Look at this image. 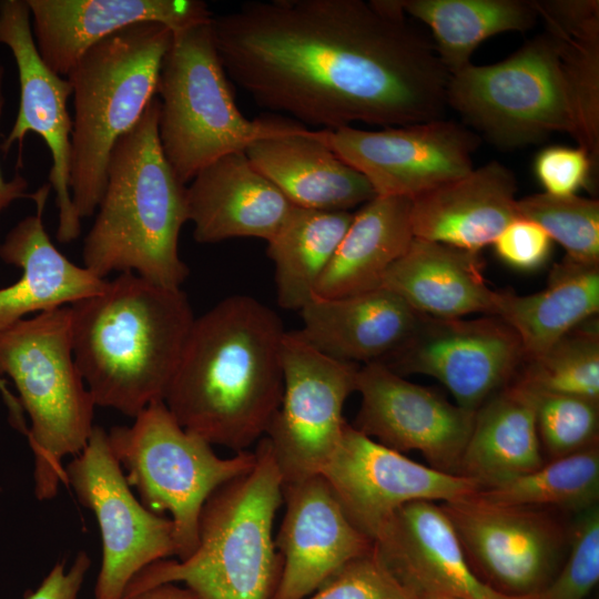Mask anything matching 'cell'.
I'll return each instance as SVG.
<instances>
[{"label": "cell", "instance_id": "cell-27", "mask_svg": "<svg viewBox=\"0 0 599 599\" xmlns=\"http://www.w3.org/2000/svg\"><path fill=\"white\" fill-rule=\"evenodd\" d=\"M483 266L480 253L414 237L387 270L380 287L424 316L495 315L498 291L487 285Z\"/></svg>", "mask_w": 599, "mask_h": 599}, {"label": "cell", "instance_id": "cell-4", "mask_svg": "<svg viewBox=\"0 0 599 599\" xmlns=\"http://www.w3.org/2000/svg\"><path fill=\"white\" fill-rule=\"evenodd\" d=\"M159 116L160 100L154 97L113 146L82 257L101 278L133 272L160 286L181 288L189 275L179 255L180 231L189 221L186 184L162 152Z\"/></svg>", "mask_w": 599, "mask_h": 599}, {"label": "cell", "instance_id": "cell-23", "mask_svg": "<svg viewBox=\"0 0 599 599\" xmlns=\"http://www.w3.org/2000/svg\"><path fill=\"white\" fill-rule=\"evenodd\" d=\"M516 192L514 172L487 162L412 200L414 237L480 253L519 217Z\"/></svg>", "mask_w": 599, "mask_h": 599}, {"label": "cell", "instance_id": "cell-36", "mask_svg": "<svg viewBox=\"0 0 599 599\" xmlns=\"http://www.w3.org/2000/svg\"><path fill=\"white\" fill-rule=\"evenodd\" d=\"M519 217L536 222L566 257L585 265H599V201L578 195L532 194L517 200Z\"/></svg>", "mask_w": 599, "mask_h": 599}, {"label": "cell", "instance_id": "cell-39", "mask_svg": "<svg viewBox=\"0 0 599 599\" xmlns=\"http://www.w3.org/2000/svg\"><path fill=\"white\" fill-rule=\"evenodd\" d=\"M308 599H415L390 573L375 546L329 577Z\"/></svg>", "mask_w": 599, "mask_h": 599}, {"label": "cell", "instance_id": "cell-46", "mask_svg": "<svg viewBox=\"0 0 599 599\" xmlns=\"http://www.w3.org/2000/svg\"><path fill=\"white\" fill-rule=\"evenodd\" d=\"M415 599H457L451 597H445V596H420V597H414Z\"/></svg>", "mask_w": 599, "mask_h": 599}, {"label": "cell", "instance_id": "cell-20", "mask_svg": "<svg viewBox=\"0 0 599 599\" xmlns=\"http://www.w3.org/2000/svg\"><path fill=\"white\" fill-rule=\"evenodd\" d=\"M374 546L386 568L414 597L538 599V595L508 596L486 585L470 567L443 508L434 501L402 506Z\"/></svg>", "mask_w": 599, "mask_h": 599}, {"label": "cell", "instance_id": "cell-7", "mask_svg": "<svg viewBox=\"0 0 599 599\" xmlns=\"http://www.w3.org/2000/svg\"><path fill=\"white\" fill-rule=\"evenodd\" d=\"M156 94L160 145L184 184L226 154L306 128L276 118L250 120L242 114L216 49L212 20L173 32Z\"/></svg>", "mask_w": 599, "mask_h": 599}, {"label": "cell", "instance_id": "cell-15", "mask_svg": "<svg viewBox=\"0 0 599 599\" xmlns=\"http://www.w3.org/2000/svg\"><path fill=\"white\" fill-rule=\"evenodd\" d=\"M524 359L519 337L498 316L422 315L406 343L380 363L400 376L436 378L459 407L476 412L514 380Z\"/></svg>", "mask_w": 599, "mask_h": 599}, {"label": "cell", "instance_id": "cell-22", "mask_svg": "<svg viewBox=\"0 0 599 599\" xmlns=\"http://www.w3.org/2000/svg\"><path fill=\"white\" fill-rule=\"evenodd\" d=\"M189 221L196 242L235 237L270 241L294 205L251 163L244 151L203 167L186 186Z\"/></svg>", "mask_w": 599, "mask_h": 599}, {"label": "cell", "instance_id": "cell-21", "mask_svg": "<svg viewBox=\"0 0 599 599\" xmlns=\"http://www.w3.org/2000/svg\"><path fill=\"white\" fill-rule=\"evenodd\" d=\"M32 34L43 62L65 77L78 59L106 37L141 22L173 32L211 21L200 0H27Z\"/></svg>", "mask_w": 599, "mask_h": 599}, {"label": "cell", "instance_id": "cell-42", "mask_svg": "<svg viewBox=\"0 0 599 599\" xmlns=\"http://www.w3.org/2000/svg\"><path fill=\"white\" fill-rule=\"evenodd\" d=\"M90 565V558L83 550L68 570L63 561L57 562L40 587L24 599H77Z\"/></svg>", "mask_w": 599, "mask_h": 599}, {"label": "cell", "instance_id": "cell-12", "mask_svg": "<svg viewBox=\"0 0 599 599\" xmlns=\"http://www.w3.org/2000/svg\"><path fill=\"white\" fill-rule=\"evenodd\" d=\"M440 507L473 570L501 593L539 595L567 555L569 527L547 509L490 501L477 491Z\"/></svg>", "mask_w": 599, "mask_h": 599}, {"label": "cell", "instance_id": "cell-9", "mask_svg": "<svg viewBox=\"0 0 599 599\" xmlns=\"http://www.w3.org/2000/svg\"><path fill=\"white\" fill-rule=\"evenodd\" d=\"M134 419L108 433L110 448L142 505L158 515L170 512L174 556L184 560L197 547L204 502L220 486L250 471L255 453L220 458L211 444L177 423L163 400L152 402Z\"/></svg>", "mask_w": 599, "mask_h": 599}, {"label": "cell", "instance_id": "cell-38", "mask_svg": "<svg viewBox=\"0 0 599 599\" xmlns=\"http://www.w3.org/2000/svg\"><path fill=\"white\" fill-rule=\"evenodd\" d=\"M599 580V506L577 514L569 526L568 551L538 599H585Z\"/></svg>", "mask_w": 599, "mask_h": 599}, {"label": "cell", "instance_id": "cell-28", "mask_svg": "<svg viewBox=\"0 0 599 599\" xmlns=\"http://www.w3.org/2000/svg\"><path fill=\"white\" fill-rule=\"evenodd\" d=\"M545 463L535 395L512 380L476 410L456 475L477 481L483 489L530 473Z\"/></svg>", "mask_w": 599, "mask_h": 599}, {"label": "cell", "instance_id": "cell-17", "mask_svg": "<svg viewBox=\"0 0 599 599\" xmlns=\"http://www.w3.org/2000/svg\"><path fill=\"white\" fill-rule=\"evenodd\" d=\"M0 43L12 53L20 85L16 121L0 145L1 151L7 154L18 143V165H21L26 135L32 132L43 139L52 159L49 184L55 193L57 238L60 243H70L81 233V219L70 191L73 120L68 111V99L72 95L71 84L41 59L27 0H0Z\"/></svg>", "mask_w": 599, "mask_h": 599}, {"label": "cell", "instance_id": "cell-41", "mask_svg": "<svg viewBox=\"0 0 599 599\" xmlns=\"http://www.w3.org/2000/svg\"><path fill=\"white\" fill-rule=\"evenodd\" d=\"M493 246L507 265L520 271H534L547 262L552 240L536 222L517 217L504 229Z\"/></svg>", "mask_w": 599, "mask_h": 599}, {"label": "cell", "instance_id": "cell-26", "mask_svg": "<svg viewBox=\"0 0 599 599\" xmlns=\"http://www.w3.org/2000/svg\"><path fill=\"white\" fill-rule=\"evenodd\" d=\"M244 152L294 206L349 212L376 196L367 179L322 142L316 130L258 140Z\"/></svg>", "mask_w": 599, "mask_h": 599}, {"label": "cell", "instance_id": "cell-13", "mask_svg": "<svg viewBox=\"0 0 599 599\" xmlns=\"http://www.w3.org/2000/svg\"><path fill=\"white\" fill-rule=\"evenodd\" d=\"M65 481L100 527L102 562L94 599H122L139 571L175 555L172 520L138 501L100 426L68 464Z\"/></svg>", "mask_w": 599, "mask_h": 599}, {"label": "cell", "instance_id": "cell-43", "mask_svg": "<svg viewBox=\"0 0 599 599\" xmlns=\"http://www.w3.org/2000/svg\"><path fill=\"white\" fill-rule=\"evenodd\" d=\"M3 81L4 67L0 64V119L4 106ZM27 189L28 181L23 176L16 174L13 179L6 180L0 170V211L7 209L13 201L18 199H33L34 193L28 194Z\"/></svg>", "mask_w": 599, "mask_h": 599}, {"label": "cell", "instance_id": "cell-33", "mask_svg": "<svg viewBox=\"0 0 599 599\" xmlns=\"http://www.w3.org/2000/svg\"><path fill=\"white\" fill-rule=\"evenodd\" d=\"M352 219V212L294 206L278 232L267 241L281 307L301 311L313 298Z\"/></svg>", "mask_w": 599, "mask_h": 599}, {"label": "cell", "instance_id": "cell-34", "mask_svg": "<svg viewBox=\"0 0 599 599\" xmlns=\"http://www.w3.org/2000/svg\"><path fill=\"white\" fill-rule=\"evenodd\" d=\"M477 493L495 502L547 510L557 508L577 515L598 505L599 444L551 459L530 473Z\"/></svg>", "mask_w": 599, "mask_h": 599}, {"label": "cell", "instance_id": "cell-29", "mask_svg": "<svg viewBox=\"0 0 599 599\" xmlns=\"http://www.w3.org/2000/svg\"><path fill=\"white\" fill-rule=\"evenodd\" d=\"M412 200L376 195L353 213L314 296L333 298L379 288L387 270L410 245Z\"/></svg>", "mask_w": 599, "mask_h": 599}, {"label": "cell", "instance_id": "cell-37", "mask_svg": "<svg viewBox=\"0 0 599 599\" xmlns=\"http://www.w3.org/2000/svg\"><path fill=\"white\" fill-rule=\"evenodd\" d=\"M532 393L538 437L549 460L599 444V399Z\"/></svg>", "mask_w": 599, "mask_h": 599}, {"label": "cell", "instance_id": "cell-25", "mask_svg": "<svg viewBox=\"0 0 599 599\" xmlns=\"http://www.w3.org/2000/svg\"><path fill=\"white\" fill-rule=\"evenodd\" d=\"M300 312V331L313 347L364 365L382 362L403 346L422 316L384 287L342 297L313 296Z\"/></svg>", "mask_w": 599, "mask_h": 599}, {"label": "cell", "instance_id": "cell-45", "mask_svg": "<svg viewBox=\"0 0 599 599\" xmlns=\"http://www.w3.org/2000/svg\"><path fill=\"white\" fill-rule=\"evenodd\" d=\"M0 393L9 409L10 420L12 425L22 434L27 435L28 429L23 418V408L17 397H14L8 388L7 382L0 377Z\"/></svg>", "mask_w": 599, "mask_h": 599}, {"label": "cell", "instance_id": "cell-5", "mask_svg": "<svg viewBox=\"0 0 599 599\" xmlns=\"http://www.w3.org/2000/svg\"><path fill=\"white\" fill-rule=\"evenodd\" d=\"M253 468L213 491L199 518V544L184 560L161 559L139 571L124 595L182 582L194 599H272L282 558L273 521L283 501V478L265 437Z\"/></svg>", "mask_w": 599, "mask_h": 599}, {"label": "cell", "instance_id": "cell-11", "mask_svg": "<svg viewBox=\"0 0 599 599\" xmlns=\"http://www.w3.org/2000/svg\"><path fill=\"white\" fill-rule=\"evenodd\" d=\"M282 367V400L264 437L285 485L319 475L334 455L359 366L321 353L292 331L284 334Z\"/></svg>", "mask_w": 599, "mask_h": 599}, {"label": "cell", "instance_id": "cell-3", "mask_svg": "<svg viewBox=\"0 0 599 599\" xmlns=\"http://www.w3.org/2000/svg\"><path fill=\"white\" fill-rule=\"evenodd\" d=\"M70 308L73 357L95 406L135 418L163 400L195 319L181 288L125 272Z\"/></svg>", "mask_w": 599, "mask_h": 599}, {"label": "cell", "instance_id": "cell-30", "mask_svg": "<svg viewBox=\"0 0 599 599\" xmlns=\"http://www.w3.org/2000/svg\"><path fill=\"white\" fill-rule=\"evenodd\" d=\"M599 312V265L567 257L555 265L540 292L518 295L498 291L495 316L520 339L525 359L545 353L560 337Z\"/></svg>", "mask_w": 599, "mask_h": 599}, {"label": "cell", "instance_id": "cell-19", "mask_svg": "<svg viewBox=\"0 0 599 599\" xmlns=\"http://www.w3.org/2000/svg\"><path fill=\"white\" fill-rule=\"evenodd\" d=\"M286 510L275 538L282 571L272 599H305L374 541L346 516L319 474L283 485Z\"/></svg>", "mask_w": 599, "mask_h": 599}, {"label": "cell", "instance_id": "cell-40", "mask_svg": "<svg viewBox=\"0 0 599 599\" xmlns=\"http://www.w3.org/2000/svg\"><path fill=\"white\" fill-rule=\"evenodd\" d=\"M595 165L580 146L551 145L542 149L534 162L535 174L545 193L556 196L577 195L587 185Z\"/></svg>", "mask_w": 599, "mask_h": 599}, {"label": "cell", "instance_id": "cell-8", "mask_svg": "<svg viewBox=\"0 0 599 599\" xmlns=\"http://www.w3.org/2000/svg\"><path fill=\"white\" fill-rule=\"evenodd\" d=\"M2 375L12 378L31 419L35 496L51 499L64 483L62 460L82 451L94 427L95 404L73 357L70 306L0 331Z\"/></svg>", "mask_w": 599, "mask_h": 599}, {"label": "cell", "instance_id": "cell-16", "mask_svg": "<svg viewBox=\"0 0 599 599\" xmlns=\"http://www.w3.org/2000/svg\"><path fill=\"white\" fill-rule=\"evenodd\" d=\"M321 475L352 524L373 541L406 504L446 502L481 489L475 480L416 463L349 424Z\"/></svg>", "mask_w": 599, "mask_h": 599}, {"label": "cell", "instance_id": "cell-18", "mask_svg": "<svg viewBox=\"0 0 599 599\" xmlns=\"http://www.w3.org/2000/svg\"><path fill=\"white\" fill-rule=\"evenodd\" d=\"M354 428L399 453L417 450L430 467L456 474L475 413L412 383L380 362L358 368Z\"/></svg>", "mask_w": 599, "mask_h": 599}, {"label": "cell", "instance_id": "cell-24", "mask_svg": "<svg viewBox=\"0 0 599 599\" xmlns=\"http://www.w3.org/2000/svg\"><path fill=\"white\" fill-rule=\"evenodd\" d=\"M50 184L33 195L37 211L22 219L0 244V257L22 270L18 282L0 288V331L33 312H48L102 292L108 283L68 260L43 225Z\"/></svg>", "mask_w": 599, "mask_h": 599}, {"label": "cell", "instance_id": "cell-32", "mask_svg": "<svg viewBox=\"0 0 599 599\" xmlns=\"http://www.w3.org/2000/svg\"><path fill=\"white\" fill-rule=\"evenodd\" d=\"M406 16L432 30L437 55L450 75L471 64L476 48L504 32L538 22L534 0H398Z\"/></svg>", "mask_w": 599, "mask_h": 599}, {"label": "cell", "instance_id": "cell-2", "mask_svg": "<svg viewBox=\"0 0 599 599\" xmlns=\"http://www.w3.org/2000/svg\"><path fill=\"white\" fill-rule=\"evenodd\" d=\"M278 315L232 295L195 317L163 402L187 432L236 453L265 436L284 389Z\"/></svg>", "mask_w": 599, "mask_h": 599}, {"label": "cell", "instance_id": "cell-35", "mask_svg": "<svg viewBox=\"0 0 599 599\" xmlns=\"http://www.w3.org/2000/svg\"><path fill=\"white\" fill-rule=\"evenodd\" d=\"M514 380L535 393L599 399V321L588 318L540 356L522 362Z\"/></svg>", "mask_w": 599, "mask_h": 599}, {"label": "cell", "instance_id": "cell-31", "mask_svg": "<svg viewBox=\"0 0 599 599\" xmlns=\"http://www.w3.org/2000/svg\"><path fill=\"white\" fill-rule=\"evenodd\" d=\"M538 20L568 80L578 116V146L599 164V1L534 0Z\"/></svg>", "mask_w": 599, "mask_h": 599}, {"label": "cell", "instance_id": "cell-10", "mask_svg": "<svg viewBox=\"0 0 599 599\" xmlns=\"http://www.w3.org/2000/svg\"><path fill=\"white\" fill-rule=\"evenodd\" d=\"M447 108L504 151L539 143L552 133H567L576 142L579 138L573 97L545 32L500 62L471 63L450 75Z\"/></svg>", "mask_w": 599, "mask_h": 599}, {"label": "cell", "instance_id": "cell-14", "mask_svg": "<svg viewBox=\"0 0 599 599\" xmlns=\"http://www.w3.org/2000/svg\"><path fill=\"white\" fill-rule=\"evenodd\" d=\"M318 139L362 173L376 195L410 200L470 172L477 132L455 121L364 130H316Z\"/></svg>", "mask_w": 599, "mask_h": 599}, {"label": "cell", "instance_id": "cell-6", "mask_svg": "<svg viewBox=\"0 0 599 599\" xmlns=\"http://www.w3.org/2000/svg\"><path fill=\"white\" fill-rule=\"evenodd\" d=\"M172 34L156 22L130 26L91 47L65 75L74 108L70 191L81 220L98 209L113 146L156 97Z\"/></svg>", "mask_w": 599, "mask_h": 599}, {"label": "cell", "instance_id": "cell-44", "mask_svg": "<svg viewBox=\"0 0 599 599\" xmlns=\"http://www.w3.org/2000/svg\"><path fill=\"white\" fill-rule=\"evenodd\" d=\"M122 599H194V596L186 587L167 582L134 593L123 595Z\"/></svg>", "mask_w": 599, "mask_h": 599}, {"label": "cell", "instance_id": "cell-1", "mask_svg": "<svg viewBox=\"0 0 599 599\" xmlns=\"http://www.w3.org/2000/svg\"><path fill=\"white\" fill-rule=\"evenodd\" d=\"M212 27L229 79L304 126L444 119L450 74L398 0L252 1Z\"/></svg>", "mask_w": 599, "mask_h": 599}]
</instances>
